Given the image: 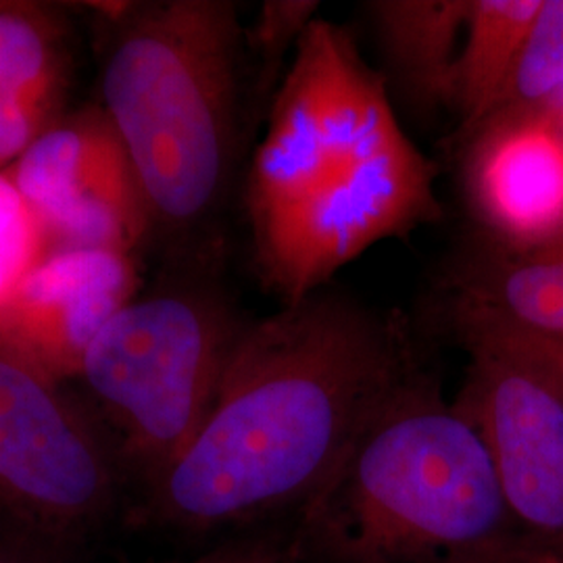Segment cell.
<instances>
[{
    "mask_svg": "<svg viewBox=\"0 0 563 563\" xmlns=\"http://www.w3.org/2000/svg\"><path fill=\"white\" fill-rule=\"evenodd\" d=\"M401 325L318 290L242 328L199 432L146 486L144 520L181 532L301 511L418 378Z\"/></svg>",
    "mask_w": 563,
    "mask_h": 563,
    "instance_id": "1",
    "label": "cell"
},
{
    "mask_svg": "<svg viewBox=\"0 0 563 563\" xmlns=\"http://www.w3.org/2000/svg\"><path fill=\"white\" fill-rule=\"evenodd\" d=\"M246 207L263 278L284 305L441 216L434 167L402 132L383 76L330 21H313L292 51Z\"/></svg>",
    "mask_w": 563,
    "mask_h": 563,
    "instance_id": "2",
    "label": "cell"
},
{
    "mask_svg": "<svg viewBox=\"0 0 563 563\" xmlns=\"http://www.w3.org/2000/svg\"><path fill=\"white\" fill-rule=\"evenodd\" d=\"M302 563H444L520 532L478 430L418 376L297 520Z\"/></svg>",
    "mask_w": 563,
    "mask_h": 563,
    "instance_id": "3",
    "label": "cell"
},
{
    "mask_svg": "<svg viewBox=\"0 0 563 563\" xmlns=\"http://www.w3.org/2000/svg\"><path fill=\"white\" fill-rule=\"evenodd\" d=\"M242 30L228 0L120 11L102 111L132 163L151 228L195 230L220 207L236 151Z\"/></svg>",
    "mask_w": 563,
    "mask_h": 563,
    "instance_id": "4",
    "label": "cell"
},
{
    "mask_svg": "<svg viewBox=\"0 0 563 563\" xmlns=\"http://www.w3.org/2000/svg\"><path fill=\"white\" fill-rule=\"evenodd\" d=\"M242 328L213 295L165 288L134 297L90 344L78 380L146 486L199 432Z\"/></svg>",
    "mask_w": 563,
    "mask_h": 563,
    "instance_id": "5",
    "label": "cell"
},
{
    "mask_svg": "<svg viewBox=\"0 0 563 563\" xmlns=\"http://www.w3.org/2000/svg\"><path fill=\"white\" fill-rule=\"evenodd\" d=\"M120 484V453L97 422L0 353V514L74 549L111 518Z\"/></svg>",
    "mask_w": 563,
    "mask_h": 563,
    "instance_id": "6",
    "label": "cell"
},
{
    "mask_svg": "<svg viewBox=\"0 0 563 563\" xmlns=\"http://www.w3.org/2000/svg\"><path fill=\"white\" fill-rule=\"evenodd\" d=\"M465 346L472 365L455 407L483 437L516 528L563 549V388L518 351Z\"/></svg>",
    "mask_w": 563,
    "mask_h": 563,
    "instance_id": "7",
    "label": "cell"
},
{
    "mask_svg": "<svg viewBox=\"0 0 563 563\" xmlns=\"http://www.w3.org/2000/svg\"><path fill=\"white\" fill-rule=\"evenodd\" d=\"M53 251L130 253L153 230L141 186L101 104L63 113L7 167Z\"/></svg>",
    "mask_w": 563,
    "mask_h": 563,
    "instance_id": "8",
    "label": "cell"
},
{
    "mask_svg": "<svg viewBox=\"0 0 563 563\" xmlns=\"http://www.w3.org/2000/svg\"><path fill=\"white\" fill-rule=\"evenodd\" d=\"M134 257L121 251H53L0 307V353L51 383L78 378L90 344L136 297Z\"/></svg>",
    "mask_w": 563,
    "mask_h": 563,
    "instance_id": "9",
    "label": "cell"
},
{
    "mask_svg": "<svg viewBox=\"0 0 563 563\" xmlns=\"http://www.w3.org/2000/svg\"><path fill=\"white\" fill-rule=\"evenodd\" d=\"M470 211L504 241L532 246L563 234V121L544 109L504 111L467 139Z\"/></svg>",
    "mask_w": 563,
    "mask_h": 563,
    "instance_id": "10",
    "label": "cell"
},
{
    "mask_svg": "<svg viewBox=\"0 0 563 563\" xmlns=\"http://www.w3.org/2000/svg\"><path fill=\"white\" fill-rule=\"evenodd\" d=\"M67 27L55 7L0 0V169L63 115Z\"/></svg>",
    "mask_w": 563,
    "mask_h": 563,
    "instance_id": "11",
    "label": "cell"
},
{
    "mask_svg": "<svg viewBox=\"0 0 563 563\" xmlns=\"http://www.w3.org/2000/svg\"><path fill=\"white\" fill-rule=\"evenodd\" d=\"M453 322L463 344H562L563 253L495 269L467 265L455 284Z\"/></svg>",
    "mask_w": 563,
    "mask_h": 563,
    "instance_id": "12",
    "label": "cell"
},
{
    "mask_svg": "<svg viewBox=\"0 0 563 563\" xmlns=\"http://www.w3.org/2000/svg\"><path fill=\"white\" fill-rule=\"evenodd\" d=\"M365 11L405 99L422 113L451 109L470 0H374Z\"/></svg>",
    "mask_w": 563,
    "mask_h": 563,
    "instance_id": "13",
    "label": "cell"
},
{
    "mask_svg": "<svg viewBox=\"0 0 563 563\" xmlns=\"http://www.w3.org/2000/svg\"><path fill=\"white\" fill-rule=\"evenodd\" d=\"M541 2L470 0L451 102L465 139L495 113Z\"/></svg>",
    "mask_w": 563,
    "mask_h": 563,
    "instance_id": "14",
    "label": "cell"
},
{
    "mask_svg": "<svg viewBox=\"0 0 563 563\" xmlns=\"http://www.w3.org/2000/svg\"><path fill=\"white\" fill-rule=\"evenodd\" d=\"M560 92H563V0H543L495 113L537 109L553 101Z\"/></svg>",
    "mask_w": 563,
    "mask_h": 563,
    "instance_id": "15",
    "label": "cell"
},
{
    "mask_svg": "<svg viewBox=\"0 0 563 563\" xmlns=\"http://www.w3.org/2000/svg\"><path fill=\"white\" fill-rule=\"evenodd\" d=\"M48 253L41 222L7 169H0V307Z\"/></svg>",
    "mask_w": 563,
    "mask_h": 563,
    "instance_id": "16",
    "label": "cell"
},
{
    "mask_svg": "<svg viewBox=\"0 0 563 563\" xmlns=\"http://www.w3.org/2000/svg\"><path fill=\"white\" fill-rule=\"evenodd\" d=\"M184 563H302L301 537L297 523L263 530L232 539Z\"/></svg>",
    "mask_w": 563,
    "mask_h": 563,
    "instance_id": "17",
    "label": "cell"
},
{
    "mask_svg": "<svg viewBox=\"0 0 563 563\" xmlns=\"http://www.w3.org/2000/svg\"><path fill=\"white\" fill-rule=\"evenodd\" d=\"M320 2L316 0H272L265 2L257 23V46L267 63L280 60L286 46L299 44L307 27L318 20Z\"/></svg>",
    "mask_w": 563,
    "mask_h": 563,
    "instance_id": "18",
    "label": "cell"
},
{
    "mask_svg": "<svg viewBox=\"0 0 563 563\" xmlns=\"http://www.w3.org/2000/svg\"><path fill=\"white\" fill-rule=\"evenodd\" d=\"M444 563H563V549L532 541L522 532H514Z\"/></svg>",
    "mask_w": 563,
    "mask_h": 563,
    "instance_id": "19",
    "label": "cell"
},
{
    "mask_svg": "<svg viewBox=\"0 0 563 563\" xmlns=\"http://www.w3.org/2000/svg\"><path fill=\"white\" fill-rule=\"evenodd\" d=\"M69 551L0 514V563H69Z\"/></svg>",
    "mask_w": 563,
    "mask_h": 563,
    "instance_id": "20",
    "label": "cell"
},
{
    "mask_svg": "<svg viewBox=\"0 0 563 563\" xmlns=\"http://www.w3.org/2000/svg\"><path fill=\"white\" fill-rule=\"evenodd\" d=\"M526 357H530L532 362H537L541 367H544L563 388V355H530L528 353Z\"/></svg>",
    "mask_w": 563,
    "mask_h": 563,
    "instance_id": "21",
    "label": "cell"
},
{
    "mask_svg": "<svg viewBox=\"0 0 563 563\" xmlns=\"http://www.w3.org/2000/svg\"><path fill=\"white\" fill-rule=\"evenodd\" d=\"M522 351H530V353H539V355H563V342L562 344H526L522 346Z\"/></svg>",
    "mask_w": 563,
    "mask_h": 563,
    "instance_id": "22",
    "label": "cell"
}]
</instances>
